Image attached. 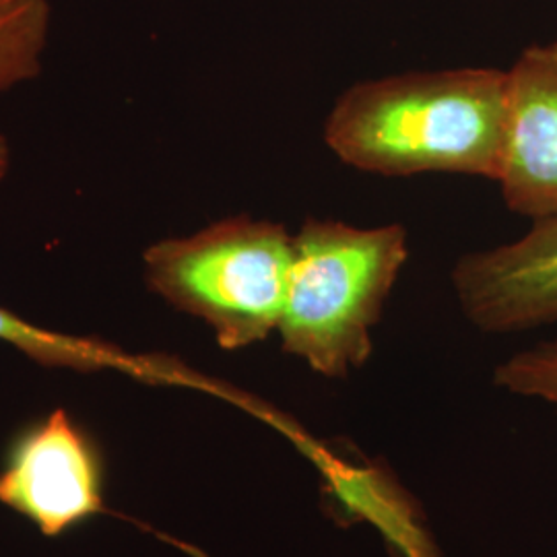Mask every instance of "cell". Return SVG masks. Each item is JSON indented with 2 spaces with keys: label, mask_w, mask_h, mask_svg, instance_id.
Masks as SVG:
<instances>
[{
  "label": "cell",
  "mask_w": 557,
  "mask_h": 557,
  "mask_svg": "<svg viewBox=\"0 0 557 557\" xmlns=\"http://www.w3.org/2000/svg\"><path fill=\"white\" fill-rule=\"evenodd\" d=\"M508 116V71L405 73L343 91L324 122V143L343 163L368 174L498 182Z\"/></svg>",
  "instance_id": "6da1fadb"
},
{
  "label": "cell",
  "mask_w": 557,
  "mask_h": 557,
  "mask_svg": "<svg viewBox=\"0 0 557 557\" xmlns=\"http://www.w3.org/2000/svg\"><path fill=\"white\" fill-rule=\"evenodd\" d=\"M407 259L409 239L400 223L306 221L294 236L278 322L283 351L324 379H347L363 368Z\"/></svg>",
  "instance_id": "7a4b0ae2"
},
{
  "label": "cell",
  "mask_w": 557,
  "mask_h": 557,
  "mask_svg": "<svg viewBox=\"0 0 557 557\" xmlns=\"http://www.w3.org/2000/svg\"><path fill=\"white\" fill-rule=\"evenodd\" d=\"M292 257L285 225L242 215L151 244L143 277L165 304L205 322L221 349L238 351L277 333Z\"/></svg>",
  "instance_id": "3957f363"
},
{
  "label": "cell",
  "mask_w": 557,
  "mask_h": 557,
  "mask_svg": "<svg viewBox=\"0 0 557 557\" xmlns=\"http://www.w3.org/2000/svg\"><path fill=\"white\" fill-rule=\"evenodd\" d=\"M0 502L48 537L101 512L100 458L64 409L17 440L0 471Z\"/></svg>",
  "instance_id": "277c9868"
},
{
  "label": "cell",
  "mask_w": 557,
  "mask_h": 557,
  "mask_svg": "<svg viewBox=\"0 0 557 557\" xmlns=\"http://www.w3.org/2000/svg\"><path fill=\"white\" fill-rule=\"evenodd\" d=\"M453 287L467 320L483 333L510 335L557 322V218L508 244L460 257Z\"/></svg>",
  "instance_id": "5b68a950"
},
{
  "label": "cell",
  "mask_w": 557,
  "mask_h": 557,
  "mask_svg": "<svg viewBox=\"0 0 557 557\" xmlns=\"http://www.w3.org/2000/svg\"><path fill=\"white\" fill-rule=\"evenodd\" d=\"M508 89L502 197L517 215L552 220L557 218V41L522 50L508 71Z\"/></svg>",
  "instance_id": "8992f818"
},
{
  "label": "cell",
  "mask_w": 557,
  "mask_h": 557,
  "mask_svg": "<svg viewBox=\"0 0 557 557\" xmlns=\"http://www.w3.org/2000/svg\"><path fill=\"white\" fill-rule=\"evenodd\" d=\"M0 341L13 345L27 358L48 368H66L75 372H101L116 370L140 380H168L176 376L163 361L133 356L112 343L98 338L62 335L50 329H41L34 322L0 308Z\"/></svg>",
  "instance_id": "52a82bcc"
},
{
  "label": "cell",
  "mask_w": 557,
  "mask_h": 557,
  "mask_svg": "<svg viewBox=\"0 0 557 557\" xmlns=\"http://www.w3.org/2000/svg\"><path fill=\"white\" fill-rule=\"evenodd\" d=\"M52 0H0V96L40 77Z\"/></svg>",
  "instance_id": "ba28073f"
},
{
  "label": "cell",
  "mask_w": 557,
  "mask_h": 557,
  "mask_svg": "<svg viewBox=\"0 0 557 557\" xmlns=\"http://www.w3.org/2000/svg\"><path fill=\"white\" fill-rule=\"evenodd\" d=\"M496 384L517 397L535 398L557 413V337L522 349L496 368Z\"/></svg>",
  "instance_id": "9c48e42d"
},
{
  "label": "cell",
  "mask_w": 557,
  "mask_h": 557,
  "mask_svg": "<svg viewBox=\"0 0 557 557\" xmlns=\"http://www.w3.org/2000/svg\"><path fill=\"white\" fill-rule=\"evenodd\" d=\"M11 170V149H9V143L4 139V135L0 133V184L7 178Z\"/></svg>",
  "instance_id": "30bf717a"
}]
</instances>
